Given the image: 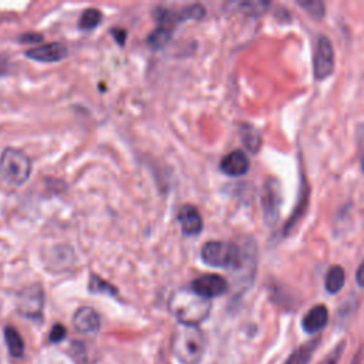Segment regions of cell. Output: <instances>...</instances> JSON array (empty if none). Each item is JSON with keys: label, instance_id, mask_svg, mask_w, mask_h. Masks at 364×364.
I'll return each instance as SVG.
<instances>
[{"label": "cell", "instance_id": "7", "mask_svg": "<svg viewBox=\"0 0 364 364\" xmlns=\"http://www.w3.org/2000/svg\"><path fill=\"white\" fill-rule=\"evenodd\" d=\"M191 289L205 299L218 297L228 290V282L219 274H202L191 283Z\"/></svg>", "mask_w": 364, "mask_h": 364}, {"label": "cell", "instance_id": "16", "mask_svg": "<svg viewBox=\"0 0 364 364\" xmlns=\"http://www.w3.org/2000/svg\"><path fill=\"white\" fill-rule=\"evenodd\" d=\"M344 280H346V273L344 269L341 266H331L326 274V290L331 294L340 291L344 286Z\"/></svg>", "mask_w": 364, "mask_h": 364}, {"label": "cell", "instance_id": "15", "mask_svg": "<svg viewBox=\"0 0 364 364\" xmlns=\"http://www.w3.org/2000/svg\"><path fill=\"white\" fill-rule=\"evenodd\" d=\"M318 344V338H313L309 343H304L303 346H300L297 350H294L289 358L286 360L284 364H307L316 350Z\"/></svg>", "mask_w": 364, "mask_h": 364}, {"label": "cell", "instance_id": "22", "mask_svg": "<svg viewBox=\"0 0 364 364\" xmlns=\"http://www.w3.org/2000/svg\"><path fill=\"white\" fill-rule=\"evenodd\" d=\"M65 336H67V328H65L63 324L57 323V324L53 326V328H51L48 337H50V341L58 343V341H61Z\"/></svg>", "mask_w": 364, "mask_h": 364}, {"label": "cell", "instance_id": "3", "mask_svg": "<svg viewBox=\"0 0 364 364\" xmlns=\"http://www.w3.org/2000/svg\"><path fill=\"white\" fill-rule=\"evenodd\" d=\"M31 173L30 158L17 148H6L0 155V176L10 185H23Z\"/></svg>", "mask_w": 364, "mask_h": 364}, {"label": "cell", "instance_id": "10", "mask_svg": "<svg viewBox=\"0 0 364 364\" xmlns=\"http://www.w3.org/2000/svg\"><path fill=\"white\" fill-rule=\"evenodd\" d=\"M178 222L181 223L182 232L189 236L199 235L203 228V220L199 210L193 205H182L178 210Z\"/></svg>", "mask_w": 364, "mask_h": 364}, {"label": "cell", "instance_id": "2", "mask_svg": "<svg viewBox=\"0 0 364 364\" xmlns=\"http://www.w3.org/2000/svg\"><path fill=\"white\" fill-rule=\"evenodd\" d=\"M205 336L198 326L179 324L172 337L173 355L182 364H198L205 353Z\"/></svg>", "mask_w": 364, "mask_h": 364}, {"label": "cell", "instance_id": "20", "mask_svg": "<svg viewBox=\"0 0 364 364\" xmlns=\"http://www.w3.org/2000/svg\"><path fill=\"white\" fill-rule=\"evenodd\" d=\"M90 289H91L92 291H95V293H107V294H115V293H117V289H115L111 283L102 280L101 277H98V276H95V274L91 276Z\"/></svg>", "mask_w": 364, "mask_h": 364}, {"label": "cell", "instance_id": "4", "mask_svg": "<svg viewBox=\"0 0 364 364\" xmlns=\"http://www.w3.org/2000/svg\"><path fill=\"white\" fill-rule=\"evenodd\" d=\"M200 257L206 264L223 269H235L240 266L242 257L239 247L232 242L210 240L202 246Z\"/></svg>", "mask_w": 364, "mask_h": 364}, {"label": "cell", "instance_id": "27", "mask_svg": "<svg viewBox=\"0 0 364 364\" xmlns=\"http://www.w3.org/2000/svg\"><path fill=\"white\" fill-rule=\"evenodd\" d=\"M361 168H363V171H364V156H363V159H361Z\"/></svg>", "mask_w": 364, "mask_h": 364}, {"label": "cell", "instance_id": "9", "mask_svg": "<svg viewBox=\"0 0 364 364\" xmlns=\"http://www.w3.org/2000/svg\"><path fill=\"white\" fill-rule=\"evenodd\" d=\"M26 55L40 63H55L67 55V47L61 43H48L28 48Z\"/></svg>", "mask_w": 364, "mask_h": 364}, {"label": "cell", "instance_id": "13", "mask_svg": "<svg viewBox=\"0 0 364 364\" xmlns=\"http://www.w3.org/2000/svg\"><path fill=\"white\" fill-rule=\"evenodd\" d=\"M327 320H328V311L326 306L317 304L306 313V316L301 320V326L304 331L314 334V333H318L321 328H324V326L327 324Z\"/></svg>", "mask_w": 364, "mask_h": 364}, {"label": "cell", "instance_id": "25", "mask_svg": "<svg viewBox=\"0 0 364 364\" xmlns=\"http://www.w3.org/2000/svg\"><path fill=\"white\" fill-rule=\"evenodd\" d=\"M112 34H114V37H115L117 43L122 46V44H124V41H125V37H127L125 30H122V28H114V30H112Z\"/></svg>", "mask_w": 364, "mask_h": 364}, {"label": "cell", "instance_id": "24", "mask_svg": "<svg viewBox=\"0 0 364 364\" xmlns=\"http://www.w3.org/2000/svg\"><path fill=\"white\" fill-rule=\"evenodd\" d=\"M20 40L24 41V43H34V41H41L43 37L37 33H24Z\"/></svg>", "mask_w": 364, "mask_h": 364}, {"label": "cell", "instance_id": "21", "mask_svg": "<svg viewBox=\"0 0 364 364\" xmlns=\"http://www.w3.org/2000/svg\"><path fill=\"white\" fill-rule=\"evenodd\" d=\"M299 4L309 13L311 14L313 17L318 18V17H323L324 14V6L321 1H317V0H306V1H299Z\"/></svg>", "mask_w": 364, "mask_h": 364}, {"label": "cell", "instance_id": "1", "mask_svg": "<svg viewBox=\"0 0 364 364\" xmlns=\"http://www.w3.org/2000/svg\"><path fill=\"white\" fill-rule=\"evenodd\" d=\"M169 310L179 324L198 326L210 313V301L192 289H179L169 299Z\"/></svg>", "mask_w": 364, "mask_h": 364}, {"label": "cell", "instance_id": "17", "mask_svg": "<svg viewBox=\"0 0 364 364\" xmlns=\"http://www.w3.org/2000/svg\"><path fill=\"white\" fill-rule=\"evenodd\" d=\"M4 340H6V344H7V348H9V353L10 355L13 357H21L23 353H24V341L20 336V333L9 326L4 328Z\"/></svg>", "mask_w": 364, "mask_h": 364}, {"label": "cell", "instance_id": "18", "mask_svg": "<svg viewBox=\"0 0 364 364\" xmlns=\"http://www.w3.org/2000/svg\"><path fill=\"white\" fill-rule=\"evenodd\" d=\"M101 18H102V14L98 9H85L81 16H80V20H78V26L82 30H91V28H95L100 23H101Z\"/></svg>", "mask_w": 364, "mask_h": 364}, {"label": "cell", "instance_id": "23", "mask_svg": "<svg viewBox=\"0 0 364 364\" xmlns=\"http://www.w3.org/2000/svg\"><path fill=\"white\" fill-rule=\"evenodd\" d=\"M341 353H343V344H338V346L321 361V364H337V361H338Z\"/></svg>", "mask_w": 364, "mask_h": 364}, {"label": "cell", "instance_id": "19", "mask_svg": "<svg viewBox=\"0 0 364 364\" xmlns=\"http://www.w3.org/2000/svg\"><path fill=\"white\" fill-rule=\"evenodd\" d=\"M242 139H243L245 145L247 146V149H250L252 152H256L257 148L260 146V136H259L257 131H255L252 127H245L243 128Z\"/></svg>", "mask_w": 364, "mask_h": 364}, {"label": "cell", "instance_id": "8", "mask_svg": "<svg viewBox=\"0 0 364 364\" xmlns=\"http://www.w3.org/2000/svg\"><path fill=\"white\" fill-rule=\"evenodd\" d=\"M178 20H182L179 16V11L178 13H171L169 10L162 11L158 27L148 37L149 44L155 48L165 46L168 43V40L171 38L172 31H173L175 26L178 24Z\"/></svg>", "mask_w": 364, "mask_h": 364}, {"label": "cell", "instance_id": "12", "mask_svg": "<svg viewBox=\"0 0 364 364\" xmlns=\"http://www.w3.org/2000/svg\"><path fill=\"white\" fill-rule=\"evenodd\" d=\"M73 323L80 333H92L100 327V316L92 307H80L74 313Z\"/></svg>", "mask_w": 364, "mask_h": 364}, {"label": "cell", "instance_id": "5", "mask_svg": "<svg viewBox=\"0 0 364 364\" xmlns=\"http://www.w3.org/2000/svg\"><path fill=\"white\" fill-rule=\"evenodd\" d=\"M314 77L316 80H324L333 73L334 68V50L331 41L326 36H320L314 51Z\"/></svg>", "mask_w": 364, "mask_h": 364}, {"label": "cell", "instance_id": "6", "mask_svg": "<svg viewBox=\"0 0 364 364\" xmlns=\"http://www.w3.org/2000/svg\"><path fill=\"white\" fill-rule=\"evenodd\" d=\"M44 304V293L40 284H30L18 293L17 309L27 317H40Z\"/></svg>", "mask_w": 364, "mask_h": 364}, {"label": "cell", "instance_id": "11", "mask_svg": "<svg viewBox=\"0 0 364 364\" xmlns=\"http://www.w3.org/2000/svg\"><path fill=\"white\" fill-rule=\"evenodd\" d=\"M220 169L229 176H240L249 171V159L245 152L236 149L229 152L220 161Z\"/></svg>", "mask_w": 364, "mask_h": 364}, {"label": "cell", "instance_id": "26", "mask_svg": "<svg viewBox=\"0 0 364 364\" xmlns=\"http://www.w3.org/2000/svg\"><path fill=\"white\" fill-rule=\"evenodd\" d=\"M355 279H357V283H358L361 287H364V260H363V263L360 264V267L357 269Z\"/></svg>", "mask_w": 364, "mask_h": 364}, {"label": "cell", "instance_id": "28", "mask_svg": "<svg viewBox=\"0 0 364 364\" xmlns=\"http://www.w3.org/2000/svg\"><path fill=\"white\" fill-rule=\"evenodd\" d=\"M358 363H360V361H358V358H355V360H354V363H351V364H358Z\"/></svg>", "mask_w": 364, "mask_h": 364}, {"label": "cell", "instance_id": "14", "mask_svg": "<svg viewBox=\"0 0 364 364\" xmlns=\"http://www.w3.org/2000/svg\"><path fill=\"white\" fill-rule=\"evenodd\" d=\"M280 206V189L276 181H270L264 186L263 192V209L266 218L273 219V222L277 219V212Z\"/></svg>", "mask_w": 364, "mask_h": 364}]
</instances>
